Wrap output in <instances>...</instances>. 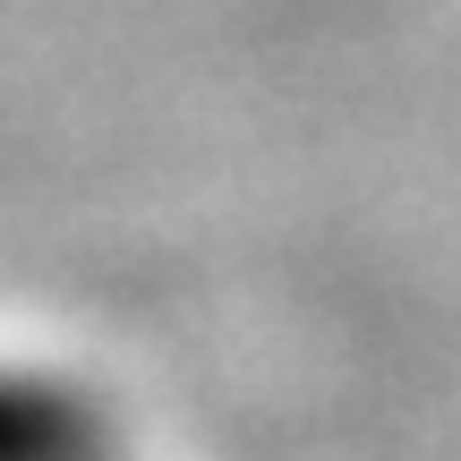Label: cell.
Listing matches in <instances>:
<instances>
[{
  "label": "cell",
  "instance_id": "obj_1",
  "mask_svg": "<svg viewBox=\"0 0 461 461\" xmlns=\"http://www.w3.org/2000/svg\"><path fill=\"white\" fill-rule=\"evenodd\" d=\"M0 461H129V436L95 384L0 359Z\"/></svg>",
  "mask_w": 461,
  "mask_h": 461
}]
</instances>
